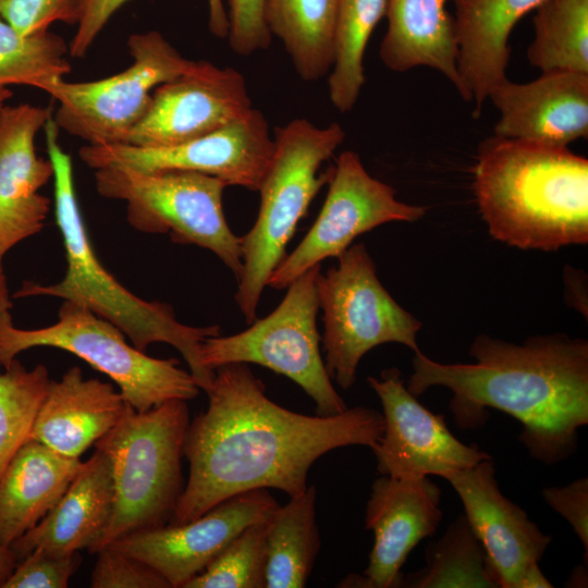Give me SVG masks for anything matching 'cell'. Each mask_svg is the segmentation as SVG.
<instances>
[{
	"mask_svg": "<svg viewBox=\"0 0 588 588\" xmlns=\"http://www.w3.org/2000/svg\"><path fill=\"white\" fill-rule=\"evenodd\" d=\"M3 256L4 255L0 253V314L10 310V308L12 307L7 278L2 266Z\"/></svg>",
	"mask_w": 588,
	"mask_h": 588,
	"instance_id": "cell-41",
	"label": "cell"
},
{
	"mask_svg": "<svg viewBox=\"0 0 588 588\" xmlns=\"http://www.w3.org/2000/svg\"><path fill=\"white\" fill-rule=\"evenodd\" d=\"M323 206L297 247L284 256L267 285L282 290L327 258H339L360 234L392 221L413 222L426 208L395 197V189L372 177L358 154L343 151L332 168Z\"/></svg>",
	"mask_w": 588,
	"mask_h": 588,
	"instance_id": "cell-12",
	"label": "cell"
},
{
	"mask_svg": "<svg viewBox=\"0 0 588 588\" xmlns=\"http://www.w3.org/2000/svg\"><path fill=\"white\" fill-rule=\"evenodd\" d=\"M273 148L265 115L252 108L228 125L180 145H85L78 156L94 170L114 164L139 171L188 170L218 177L228 186L258 191Z\"/></svg>",
	"mask_w": 588,
	"mask_h": 588,
	"instance_id": "cell-13",
	"label": "cell"
},
{
	"mask_svg": "<svg viewBox=\"0 0 588 588\" xmlns=\"http://www.w3.org/2000/svg\"><path fill=\"white\" fill-rule=\"evenodd\" d=\"M473 186L500 242L544 252L588 242V160L567 147L493 134L478 146Z\"/></svg>",
	"mask_w": 588,
	"mask_h": 588,
	"instance_id": "cell-3",
	"label": "cell"
},
{
	"mask_svg": "<svg viewBox=\"0 0 588 588\" xmlns=\"http://www.w3.org/2000/svg\"><path fill=\"white\" fill-rule=\"evenodd\" d=\"M265 588H302L320 550L316 488L309 486L279 505L267 523Z\"/></svg>",
	"mask_w": 588,
	"mask_h": 588,
	"instance_id": "cell-27",
	"label": "cell"
},
{
	"mask_svg": "<svg viewBox=\"0 0 588 588\" xmlns=\"http://www.w3.org/2000/svg\"><path fill=\"white\" fill-rule=\"evenodd\" d=\"M128 405L111 383L86 379L74 366L59 381H50L27 440L79 457L118 424Z\"/></svg>",
	"mask_w": 588,
	"mask_h": 588,
	"instance_id": "cell-22",
	"label": "cell"
},
{
	"mask_svg": "<svg viewBox=\"0 0 588 588\" xmlns=\"http://www.w3.org/2000/svg\"><path fill=\"white\" fill-rule=\"evenodd\" d=\"M568 587H586L587 585V573L586 567L583 566L576 567L574 573L571 575L569 580L567 581Z\"/></svg>",
	"mask_w": 588,
	"mask_h": 588,
	"instance_id": "cell-42",
	"label": "cell"
},
{
	"mask_svg": "<svg viewBox=\"0 0 588 588\" xmlns=\"http://www.w3.org/2000/svg\"><path fill=\"white\" fill-rule=\"evenodd\" d=\"M82 464L27 440L0 476V544L9 547L58 503Z\"/></svg>",
	"mask_w": 588,
	"mask_h": 588,
	"instance_id": "cell-24",
	"label": "cell"
},
{
	"mask_svg": "<svg viewBox=\"0 0 588 588\" xmlns=\"http://www.w3.org/2000/svg\"><path fill=\"white\" fill-rule=\"evenodd\" d=\"M368 383L382 405V434L371 448L379 474L446 479L491 458L476 444L456 439L443 416L431 413L408 391L397 368L383 370L380 378L368 377Z\"/></svg>",
	"mask_w": 588,
	"mask_h": 588,
	"instance_id": "cell-14",
	"label": "cell"
},
{
	"mask_svg": "<svg viewBox=\"0 0 588 588\" xmlns=\"http://www.w3.org/2000/svg\"><path fill=\"white\" fill-rule=\"evenodd\" d=\"M114 502L111 462L102 451L82 462L69 488L50 512L11 546L17 561L42 548L59 553H96Z\"/></svg>",
	"mask_w": 588,
	"mask_h": 588,
	"instance_id": "cell-21",
	"label": "cell"
},
{
	"mask_svg": "<svg viewBox=\"0 0 588 588\" xmlns=\"http://www.w3.org/2000/svg\"><path fill=\"white\" fill-rule=\"evenodd\" d=\"M186 402L170 400L145 412L128 405L94 444L111 462L114 489L111 519L97 552L120 538L170 523L185 487L182 457L191 421Z\"/></svg>",
	"mask_w": 588,
	"mask_h": 588,
	"instance_id": "cell-6",
	"label": "cell"
},
{
	"mask_svg": "<svg viewBox=\"0 0 588 588\" xmlns=\"http://www.w3.org/2000/svg\"><path fill=\"white\" fill-rule=\"evenodd\" d=\"M535 11L530 65L541 73L588 74V0H542Z\"/></svg>",
	"mask_w": 588,
	"mask_h": 588,
	"instance_id": "cell-29",
	"label": "cell"
},
{
	"mask_svg": "<svg viewBox=\"0 0 588 588\" xmlns=\"http://www.w3.org/2000/svg\"><path fill=\"white\" fill-rule=\"evenodd\" d=\"M90 575L91 588H172L152 566L130 554L103 547Z\"/></svg>",
	"mask_w": 588,
	"mask_h": 588,
	"instance_id": "cell-34",
	"label": "cell"
},
{
	"mask_svg": "<svg viewBox=\"0 0 588 588\" xmlns=\"http://www.w3.org/2000/svg\"><path fill=\"white\" fill-rule=\"evenodd\" d=\"M95 182L100 196L126 204L134 229L206 248L238 278L242 237L224 216L223 181L188 170L139 171L114 164L96 169Z\"/></svg>",
	"mask_w": 588,
	"mask_h": 588,
	"instance_id": "cell-8",
	"label": "cell"
},
{
	"mask_svg": "<svg viewBox=\"0 0 588 588\" xmlns=\"http://www.w3.org/2000/svg\"><path fill=\"white\" fill-rule=\"evenodd\" d=\"M338 259L335 267L319 272L317 295L323 311L324 365L330 378L346 390L371 348L393 342L419 352L421 322L381 284L364 244L351 245Z\"/></svg>",
	"mask_w": 588,
	"mask_h": 588,
	"instance_id": "cell-9",
	"label": "cell"
},
{
	"mask_svg": "<svg viewBox=\"0 0 588 588\" xmlns=\"http://www.w3.org/2000/svg\"><path fill=\"white\" fill-rule=\"evenodd\" d=\"M82 563L77 552L38 548L20 560L2 588H65Z\"/></svg>",
	"mask_w": 588,
	"mask_h": 588,
	"instance_id": "cell-35",
	"label": "cell"
},
{
	"mask_svg": "<svg viewBox=\"0 0 588 588\" xmlns=\"http://www.w3.org/2000/svg\"><path fill=\"white\" fill-rule=\"evenodd\" d=\"M52 117L50 108L0 107V253L44 228L50 199L39 189L53 179L51 160L36 155L35 136Z\"/></svg>",
	"mask_w": 588,
	"mask_h": 588,
	"instance_id": "cell-19",
	"label": "cell"
},
{
	"mask_svg": "<svg viewBox=\"0 0 588 588\" xmlns=\"http://www.w3.org/2000/svg\"><path fill=\"white\" fill-rule=\"evenodd\" d=\"M544 501L572 526L588 556V479L579 478L563 487H550L542 491Z\"/></svg>",
	"mask_w": 588,
	"mask_h": 588,
	"instance_id": "cell-39",
	"label": "cell"
},
{
	"mask_svg": "<svg viewBox=\"0 0 588 588\" xmlns=\"http://www.w3.org/2000/svg\"><path fill=\"white\" fill-rule=\"evenodd\" d=\"M448 0H389L388 29L379 56L394 72L428 66L443 74L456 88L458 41L454 16Z\"/></svg>",
	"mask_w": 588,
	"mask_h": 588,
	"instance_id": "cell-25",
	"label": "cell"
},
{
	"mask_svg": "<svg viewBox=\"0 0 588 588\" xmlns=\"http://www.w3.org/2000/svg\"><path fill=\"white\" fill-rule=\"evenodd\" d=\"M488 98L501 114L494 135L550 147L588 135V74L549 72L528 83L506 78Z\"/></svg>",
	"mask_w": 588,
	"mask_h": 588,
	"instance_id": "cell-20",
	"label": "cell"
},
{
	"mask_svg": "<svg viewBox=\"0 0 588 588\" xmlns=\"http://www.w3.org/2000/svg\"><path fill=\"white\" fill-rule=\"evenodd\" d=\"M44 131L54 169V216L63 240L66 271L53 284L25 283L15 296H52L83 305L118 327L142 352L152 343L172 345L185 359L200 390L207 393L216 371L204 367L200 346L205 339L219 335V326L184 324L169 304L142 299L109 273L89 241L76 197L71 156L60 146V130L52 117Z\"/></svg>",
	"mask_w": 588,
	"mask_h": 588,
	"instance_id": "cell-4",
	"label": "cell"
},
{
	"mask_svg": "<svg viewBox=\"0 0 588 588\" xmlns=\"http://www.w3.org/2000/svg\"><path fill=\"white\" fill-rule=\"evenodd\" d=\"M338 0H265V20L298 76L315 82L332 69Z\"/></svg>",
	"mask_w": 588,
	"mask_h": 588,
	"instance_id": "cell-26",
	"label": "cell"
},
{
	"mask_svg": "<svg viewBox=\"0 0 588 588\" xmlns=\"http://www.w3.org/2000/svg\"><path fill=\"white\" fill-rule=\"evenodd\" d=\"M473 364H442L420 351L406 388L419 396L431 387L453 393L450 409L462 429L481 427L493 408L522 425L519 441L547 465L567 460L588 424V342L564 334L514 344L477 336Z\"/></svg>",
	"mask_w": 588,
	"mask_h": 588,
	"instance_id": "cell-2",
	"label": "cell"
},
{
	"mask_svg": "<svg viewBox=\"0 0 588 588\" xmlns=\"http://www.w3.org/2000/svg\"><path fill=\"white\" fill-rule=\"evenodd\" d=\"M402 586L500 588L465 515L458 516L449 526L445 535L426 549V565L403 577Z\"/></svg>",
	"mask_w": 588,
	"mask_h": 588,
	"instance_id": "cell-30",
	"label": "cell"
},
{
	"mask_svg": "<svg viewBox=\"0 0 588 588\" xmlns=\"http://www.w3.org/2000/svg\"><path fill=\"white\" fill-rule=\"evenodd\" d=\"M215 371L208 407L186 430L183 453L189 475L169 524L193 520L254 489L297 495L308 487V471L320 456L348 445L371 449L382 434L383 416L376 409L308 416L271 401L247 364Z\"/></svg>",
	"mask_w": 588,
	"mask_h": 588,
	"instance_id": "cell-1",
	"label": "cell"
},
{
	"mask_svg": "<svg viewBox=\"0 0 588 588\" xmlns=\"http://www.w3.org/2000/svg\"><path fill=\"white\" fill-rule=\"evenodd\" d=\"M267 523L247 526L183 588H265Z\"/></svg>",
	"mask_w": 588,
	"mask_h": 588,
	"instance_id": "cell-33",
	"label": "cell"
},
{
	"mask_svg": "<svg viewBox=\"0 0 588 588\" xmlns=\"http://www.w3.org/2000/svg\"><path fill=\"white\" fill-rule=\"evenodd\" d=\"M50 381L46 366L28 370L16 358L0 371V476L27 441Z\"/></svg>",
	"mask_w": 588,
	"mask_h": 588,
	"instance_id": "cell-32",
	"label": "cell"
},
{
	"mask_svg": "<svg viewBox=\"0 0 588 588\" xmlns=\"http://www.w3.org/2000/svg\"><path fill=\"white\" fill-rule=\"evenodd\" d=\"M344 138L345 132L336 122L319 127L306 119H293L274 128L271 162L258 189L257 219L242 236V269L235 299L246 322L256 319L262 291L285 256L297 223L318 191L329 182L332 169L319 175L321 164Z\"/></svg>",
	"mask_w": 588,
	"mask_h": 588,
	"instance_id": "cell-5",
	"label": "cell"
},
{
	"mask_svg": "<svg viewBox=\"0 0 588 588\" xmlns=\"http://www.w3.org/2000/svg\"><path fill=\"white\" fill-rule=\"evenodd\" d=\"M389 0H338L334 59L328 77L330 101L345 113L355 106L366 82L364 56Z\"/></svg>",
	"mask_w": 588,
	"mask_h": 588,
	"instance_id": "cell-28",
	"label": "cell"
},
{
	"mask_svg": "<svg viewBox=\"0 0 588 588\" xmlns=\"http://www.w3.org/2000/svg\"><path fill=\"white\" fill-rule=\"evenodd\" d=\"M14 552L9 547L0 544V588L12 574L17 564Z\"/></svg>",
	"mask_w": 588,
	"mask_h": 588,
	"instance_id": "cell-40",
	"label": "cell"
},
{
	"mask_svg": "<svg viewBox=\"0 0 588 588\" xmlns=\"http://www.w3.org/2000/svg\"><path fill=\"white\" fill-rule=\"evenodd\" d=\"M265 0H229V33L231 49L243 57L268 49L271 33L265 20Z\"/></svg>",
	"mask_w": 588,
	"mask_h": 588,
	"instance_id": "cell-38",
	"label": "cell"
},
{
	"mask_svg": "<svg viewBox=\"0 0 588 588\" xmlns=\"http://www.w3.org/2000/svg\"><path fill=\"white\" fill-rule=\"evenodd\" d=\"M278 507L268 489H254L220 502L193 520L131 534L106 547L142 560L172 588H183L241 531L268 522Z\"/></svg>",
	"mask_w": 588,
	"mask_h": 588,
	"instance_id": "cell-16",
	"label": "cell"
},
{
	"mask_svg": "<svg viewBox=\"0 0 588 588\" xmlns=\"http://www.w3.org/2000/svg\"><path fill=\"white\" fill-rule=\"evenodd\" d=\"M441 491L428 477L381 475L371 486L365 528L375 542L363 575L347 576L341 587H401V568L411 551L431 537L442 518Z\"/></svg>",
	"mask_w": 588,
	"mask_h": 588,
	"instance_id": "cell-18",
	"label": "cell"
},
{
	"mask_svg": "<svg viewBox=\"0 0 588 588\" xmlns=\"http://www.w3.org/2000/svg\"><path fill=\"white\" fill-rule=\"evenodd\" d=\"M252 108L242 73L208 61H193L183 74L154 90L148 112L125 144L180 145L228 125Z\"/></svg>",
	"mask_w": 588,
	"mask_h": 588,
	"instance_id": "cell-17",
	"label": "cell"
},
{
	"mask_svg": "<svg viewBox=\"0 0 588 588\" xmlns=\"http://www.w3.org/2000/svg\"><path fill=\"white\" fill-rule=\"evenodd\" d=\"M84 0H0V16L22 35L48 30L54 22L77 24Z\"/></svg>",
	"mask_w": 588,
	"mask_h": 588,
	"instance_id": "cell-37",
	"label": "cell"
},
{
	"mask_svg": "<svg viewBox=\"0 0 588 588\" xmlns=\"http://www.w3.org/2000/svg\"><path fill=\"white\" fill-rule=\"evenodd\" d=\"M127 1L84 0L76 33L69 46L70 56L84 58L112 15ZM208 7L210 32L218 38L228 37L229 20L223 0H208Z\"/></svg>",
	"mask_w": 588,
	"mask_h": 588,
	"instance_id": "cell-36",
	"label": "cell"
},
{
	"mask_svg": "<svg viewBox=\"0 0 588 588\" xmlns=\"http://www.w3.org/2000/svg\"><path fill=\"white\" fill-rule=\"evenodd\" d=\"M127 47L133 62L115 75L90 82L59 77L42 87L58 101L52 118L59 130L88 145L125 144L148 112L152 91L193 63L156 30L130 36Z\"/></svg>",
	"mask_w": 588,
	"mask_h": 588,
	"instance_id": "cell-11",
	"label": "cell"
},
{
	"mask_svg": "<svg viewBox=\"0 0 588 588\" xmlns=\"http://www.w3.org/2000/svg\"><path fill=\"white\" fill-rule=\"evenodd\" d=\"M320 265L292 281L279 306L236 334L203 341L200 359L210 371L229 364H257L297 383L316 403V413L331 416L347 409L320 353L316 318Z\"/></svg>",
	"mask_w": 588,
	"mask_h": 588,
	"instance_id": "cell-10",
	"label": "cell"
},
{
	"mask_svg": "<svg viewBox=\"0 0 588 588\" xmlns=\"http://www.w3.org/2000/svg\"><path fill=\"white\" fill-rule=\"evenodd\" d=\"M68 53L61 36L49 29L22 35L0 16V87L13 84L42 89L71 71Z\"/></svg>",
	"mask_w": 588,
	"mask_h": 588,
	"instance_id": "cell-31",
	"label": "cell"
},
{
	"mask_svg": "<svg viewBox=\"0 0 588 588\" xmlns=\"http://www.w3.org/2000/svg\"><path fill=\"white\" fill-rule=\"evenodd\" d=\"M458 41L461 97L479 117L493 87L505 81L509 37L517 22L542 0H453Z\"/></svg>",
	"mask_w": 588,
	"mask_h": 588,
	"instance_id": "cell-23",
	"label": "cell"
},
{
	"mask_svg": "<svg viewBox=\"0 0 588 588\" xmlns=\"http://www.w3.org/2000/svg\"><path fill=\"white\" fill-rule=\"evenodd\" d=\"M500 588H550L539 561L551 537L501 492L492 458L450 475Z\"/></svg>",
	"mask_w": 588,
	"mask_h": 588,
	"instance_id": "cell-15",
	"label": "cell"
},
{
	"mask_svg": "<svg viewBox=\"0 0 588 588\" xmlns=\"http://www.w3.org/2000/svg\"><path fill=\"white\" fill-rule=\"evenodd\" d=\"M56 347L74 354L107 375L137 412L170 400L189 401L200 391L175 358L160 359L130 345L125 334L87 307L64 301L58 321L39 329L14 326L10 310L0 314V365L5 368L23 351Z\"/></svg>",
	"mask_w": 588,
	"mask_h": 588,
	"instance_id": "cell-7",
	"label": "cell"
},
{
	"mask_svg": "<svg viewBox=\"0 0 588 588\" xmlns=\"http://www.w3.org/2000/svg\"><path fill=\"white\" fill-rule=\"evenodd\" d=\"M12 96V93L7 87H0V107L3 106L4 101Z\"/></svg>",
	"mask_w": 588,
	"mask_h": 588,
	"instance_id": "cell-43",
	"label": "cell"
}]
</instances>
